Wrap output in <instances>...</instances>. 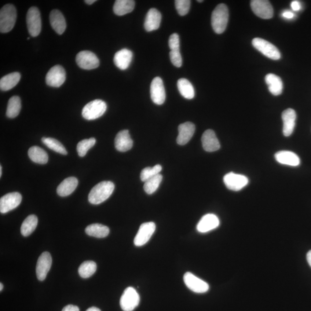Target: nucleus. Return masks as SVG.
I'll return each instance as SVG.
<instances>
[{"label": "nucleus", "mask_w": 311, "mask_h": 311, "mask_svg": "<svg viewBox=\"0 0 311 311\" xmlns=\"http://www.w3.org/2000/svg\"><path fill=\"white\" fill-rule=\"evenodd\" d=\"M115 185L112 182L104 181L95 186L89 196V202L94 205H98L104 202L110 197L114 192Z\"/></svg>", "instance_id": "nucleus-1"}, {"label": "nucleus", "mask_w": 311, "mask_h": 311, "mask_svg": "<svg viewBox=\"0 0 311 311\" xmlns=\"http://www.w3.org/2000/svg\"><path fill=\"white\" fill-rule=\"evenodd\" d=\"M229 19V11L227 6L224 3L218 5L211 14V25L213 30L221 34L227 27Z\"/></svg>", "instance_id": "nucleus-2"}, {"label": "nucleus", "mask_w": 311, "mask_h": 311, "mask_svg": "<svg viewBox=\"0 0 311 311\" xmlns=\"http://www.w3.org/2000/svg\"><path fill=\"white\" fill-rule=\"evenodd\" d=\"M17 13L12 4H6L0 10V31L7 33L12 30L15 24Z\"/></svg>", "instance_id": "nucleus-3"}, {"label": "nucleus", "mask_w": 311, "mask_h": 311, "mask_svg": "<svg viewBox=\"0 0 311 311\" xmlns=\"http://www.w3.org/2000/svg\"><path fill=\"white\" fill-rule=\"evenodd\" d=\"M107 109V104L100 100L91 101L83 109L82 115L87 120H94L100 118Z\"/></svg>", "instance_id": "nucleus-4"}, {"label": "nucleus", "mask_w": 311, "mask_h": 311, "mask_svg": "<svg viewBox=\"0 0 311 311\" xmlns=\"http://www.w3.org/2000/svg\"><path fill=\"white\" fill-rule=\"evenodd\" d=\"M26 21L29 34L32 37L38 36L41 31L42 21L41 14L38 8L32 6L28 9Z\"/></svg>", "instance_id": "nucleus-5"}, {"label": "nucleus", "mask_w": 311, "mask_h": 311, "mask_svg": "<svg viewBox=\"0 0 311 311\" xmlns=\"http://www.w3.org/2000/svg\"><path fill=\"white\" fill-rule=\"evenodd\" d=\"M252 45L255 48L270 59L279 60L281 58V53L279 49L266 40L256 38L252 40Z\"/></svg>", "instance_id": "nucleus-6"}, {"label": "nucleus", "mask_w": 311, "mask_h": 311, "mask_svg": "<svg viewBox=\"0 0 311 311\" xmlns=\"http://www.w3.org/2000/svg\"><path fill=\"white\" fill-rule=\"evenodd\" d=\"M140 298L133 287H128L124 290L120 300V306L123 311H133L140 303Z\"/></svg>", "instance_id": "nucleus-7"}, {"label": "nucleus", "mask_w": 311, "mask_h": 311, "mask_svg": "<svg viewBox=\"0 0 311 311\" xmlns=\"http://www.w3.org/2000/svg\"><path fill=\"white\" fill-rule=\"evenodd\" d=\"M76 61L80 68L86 70L96 69L100 64L96 55L90 51L79 52L76 56Z\"/></svg>", "instance_id": "nucleus-8"}, {"label": "nucleus", "mask_w": 311, "mask_h": 311, "mask_svg": "<svg viewBox=\"0 0 311 311\" xmlns=\"http://www.w3.org/2000/svg\"><path fill=\"white\" fill-rule=\"evenodd\" d=\"M155 230L156 224L153 222H145L141 224L134 240L135 246L141 247L147 243Z\"/></svg>", "instance_id": "nucleus-9"}, {"label": "nucleus", "mask_w": 311, "mask_h": 311, "mask_svg": "<svg viewBox=\"0 0 311 311\" xmlns=\"http://www.w3.org/2000/svg\"><path fill=\"white\" fill-rule=\"evenodd\" d=\"M224 184L229 190L234 192L240 191L248 184V179L244 175L229 173L223 179Z\"/></svg>", "instance_id": "nucleus-10"}, {"label": "nucleus", "mask_w": 311, "mask_h": 311, "mask_svg": "<svg viewBox=\"0 0 311 311\" xmlns=\"http://www.w3.org/2000/svg\"><path fill=\"white\" fill-rule=\"evenodd\" d=\"M252 11L257 16L263 19H270L273 16V8L269 1L253 0L251 1Z\"/></svg>", "instance_id": "nucleus-11"}, {"label": "nucleus", "mask_w": 311, "mask_h": 311, "mask_svg": "<svg viewBox=\"0 0 311 311\" xmlns=\"http://www.w3.org/2000/svg\"><path fill=\"white\" fill-rule=\"evenodd\" d=\"M66 80V72L60 65H56L51 68L46 76L47 85L53 87H60Z\"/></svg>", "instance_id": "nucleus-12"}, {"label": "nucleus", "mask_w": 311, "mask_h": 311, "mask_svg": "<svg viewBox=\"0 0 311 311\" xmlns=\"http://www.w3.org/2000/svg\"><path fill=\"white\" fill-rule=\"evenodd\" d=\"M184 280L187 287L197 294H204L209 289V286L206 282L199 279L192 273L187 272L184 275Z\"/></svg>", "instance_id": "nucleus-13"}, {"label": "nucleus", "mask_w": 311, "mask_h": 311, "mask_svg": "<svg viewBox=\"0 0 311 311\" xmlns=\"http://www.w3.org/2000/svg\"><path fill=\"white\" fill-rule=\"evenodd\" d=\"M21 200L22 197L19 193L7 194L0 199V211L1 213H8L19 206L21 203Z\"/></svg>", "instance_id": "nucleus-14"}, {"label": "nucleus", "mask_w": 311, "mask_h": 311, "mask_svg": "<svg viewBox=\"0 0 311 311\" xmlns=\"http://www.w3.org/2000/svg\"><path fill=\"white\" fill-rule=\"evenodd\" d=\"M150 93L153 103L157 105H162L165 102V89L163 80L159 77H156L152 80Z\"/></svg>", "instance_id": "nucleus-15"}, {"label": "nucleus", "mask_w": 311, "mask_h": 311, "mask_svg": "<svg viewBox=\"0 0 311 311\" xmlns=\"http://www.w3.org/2000/svg\"><path fill=\"white\" fill-rule=\"evenodd\" d=\"M52 265V258L48 252H44L38 258L36 273L39 281L45 280Z\"/></svg>", "instance_id": "nucleus-16"}, {"label": "nucleus", "mask_w": 311, "mask_h": 311, "mask_svg": "<svg viewBox=\"0 0 311 311\" xmlns=\"http://www.w3.org/2000/svg\"><path fill=\"white\" fill-rule=\"evenodd\" d=\"M196 126L195 124L187 122L178 127L179 134L177 139L178 144L185 145L191 140L195 133Z\"/></svg>", "instance_id": "nucleus-17"}, {"label": "nucleus", "mask_w": 311, "mask_h": 311, "mask_svg": "<svg viewBox=\"0 0 311 311\" xmlns=\"http://www.w3.org/2000/svg\"><path fill=\"white\" fill-rule=\"evenodd\" d=\"M219 225V220L217 215L207 214L200 219L197 226V229L200 233H207L217 228Z\"/></svg>", "instance_id": "nucleus-18"}, {"label": "nucleus", "mask_w": 311, "mask_h": 311, "mask_svg": "<svg viewBox=\"0 0 311 311\" xmlns=\"http://www.w3.org/2000/svg\"><path fill=\"white\" fill-rule=\"evenodd\" d=\"M133 141L131 138L129 130H123L116 134L115 146L117 151L124 152L129 151L133 147Z\"/></svg>", "instance_id": "nucleus-19"}, {"label": "nucleus", "mask_w": 311, "mask_h": 311, "mask_svg": "<svg viewBox=\"0 0 311 311\" xmlns=\"http://www.w3.org/2000/svg\"><path fill=\"white\" fill-rule=\"evenodd\" d=\"M202 143L205 151L213 152L220 148L218 138L213 130L208 129L205 131L202 137Z\"/></svg>", "instance_id": "nucleus-20"}, {"label": "nucleus", "mask_w": 311, "mask_h": 311, "mask_svg": "<svg viewBox=\"0 0 311 311\" xmlns=\"http://www.w3.org/2000/svg\"><path fill=\"white\" fill-rule=\"evenodd\" d=\"M296 114L294 109L288 108L282 114L283 121V134L285 137H289L294 132L295 127Z\"/></svg>", "instance_id": "nucleus-21"}, {"label": "nucleus", "mask_w": 311, "mask_h": 311, "mask_svg": "<svg viewBox=\"0 0 311 311\" xmlns=\"http://www.w3.org/2000/svg\"><path fill=\"white\" fill-rule=\"evenodd\" d=\"M162 14L155 8L149 9L145 17L144 27L145 30L151 32L157 30L160 27Z\"/></svg>", "instance_id": "nucleus-22"}, {"label": "nucleus", "mask_w": 311, "mask_h": 311, "mask_svg": "<svg viewBox=\"0 0 311 311\" xmlns=\"http://www.w3.org/2000/svg\"><path fill=\"white\" fill-rule=\"evenodd\" d=\"M50 23L58 34L62 35L67 28L65 17L60 10L54 9L50 14Z\"/></svg>", "instance_id": "nucleus-23"}, {"label": "nucleus", "mask_w": 311, "mask_h": 311, "mask_svg": "<svg viewBox=\"0 0 311 311\" xmlns=\"http://www.w3.org/2000/svg\"><path fill=\"white\" fill-rule=\"evenodd\" d=\"M133 53L130 50L123 49L115 54L114 62L116 67L120 70H126L129 68L132 61Z\"/></svg>", "instance_id": "nucleus-24"}, {"label": "nucleus", "mask_w": 311, "mask_h": 311, "mask_svg": "<svg viewBox=\"0 0 311 311\" xmlns=\"http://www.w3.org/2000/svg\"><path fill=\"white\" fill-rule=\"evenodd\" d=\"M276 160L278 162L284 165L297 167L301 164V159L294 152L282 151L275 155Z\"/></svg>", "instance_id": "nucleus-25"}, {"label": "nucleus", "mask_w": 311, "mask_h": 311, "mask_svg": "<svg viewBox=\"0 0 311 311\" xmlns=\"http://www.w3.org/2000/svg\"><path fill=\"white\" fill-rule=\"evenodd\" d=\"M78 185V180L75 177H69L64 179L57 189L58 195L67 197L75 191Z\"/></svg>", "instance_id": "nucleus-26"}, {"label": "nucleus", "mask_w": 311, "mask_h": 311, "mask_svg": "<svg viewBox=\"0 0 311 311\" xmlns=\"http://www.w3.org/2000/svg\"><path fill=\"white\" fill-rule=\"evenodd\" d=\"M265 81L270 93L274 96H278L283 92V84L279 76L269 73L266 76Z\"/></svg>", "instance_id": "nucleus-27"}, {"label": "nucleus", "mask_w": 311, "mask_h": 311, "mask_svg": "<svg viewBox=\"0 0 311 311\" xmlns=\"http://www.w3.org/2000/svg\"><path fill=\"white\" fill-rule=\"evenodd\" d=\"M134 6L135 1L133 0H116L113 10L116 15L123 16L132 12Z\"/></svg>", "instance_id": "nucleus-28"}, {"label": "nucleus", "mask_w": 311, "mask_h": 311, "mask_svg": "<svg viewBox=\"0 0 311 311\" xmlns=\"http://www.w3.org/2000/svg\"><path fill=\"white\" fill-rule=\"evenodd\" d=\"M21 75L19 72H13L3 76L0 80V89L3 91L12 89L19 83Z\"/></svg>", "instance_id": "nucleus-29"}, {"label": "nucleus", "mask_w": 311, "mask_h": 311, "mask_svg": "<svg viewBox=\"0 0 311 311\" xmlns=\"http://www.w3.org/2000/svg\"><path fill=\"white\" fill-rule=\"evenodd\" d=\"M28 156L33 162L40 164H45L48 162L47 153L41 148L37 146H32L28 150Z\"/></svg>", "instance_id": "nucleus-30"}, {"label": "nucleus", "mask_w": 311, "mask_h": 311, "mask_svg": "<svg viewBox=\"0 0 311 311\" xmlns=\"http://www.w3.org/2000/svg\"><path fill=\"white\" fill-rule=\"evenodd\" d=\"M86 232L88 235L97 237V238H104L107 237L109 233V229L107 226L100 224H93L87 226Z\"/></svg>", "instance_id": "nucleus-31"}, {"label": "nucleus", "mask_w": 311, "mask_h": 311, "mask_svg": "<svg viewBox=\"0 0 311 311\" xmlns=\"http://www.w3.org/2000/svg\"><path fill=\"white\" fill-rule=\"evenodd\" d=\"M177 86L179 93L183 97L187 99V100H192L195 98V89L188 80L186 79H179L177 83Z\"/></svg>", "instance_id": "nucleus-32"}, {"label": "nucleus", "mask_w": 311, "mask_h": 311, "mask_svg": "<svg viewBox=\"0 0 311 311\" xmlns=\"http://www.w3.org/2000/svg\"><path fill=\"white\" fill-rule=\"evenodd\" d=\"M38 222V217L32 214L24 219L21 226V233L23 236H28L34 231Z\"/></svg>", "instance_id": "nucleus-33"}, {"label": "nucleus", "mask_w": 311, "mask_h": 311, "mask_svg": "<svg viewBox=\"0 0 311 311\" xmlns=\"http://www.w3.org/2000/svg\"><path fill=\"white\" fill-rule=\"evenodd\" d=\"M21 100L19 97L14 96L10 98L6 109V116L14 118L19 114L21 110Z\"/></svg>", "instance_id": "nucleus-34"}, {"label": "nucleus", "mask_w": 311, "mask_h": 311, "mask_svg": "<svg viewBox=\"0 0 311 311\" xmlns=\"http://www.w3.org/2000/svg\"><path fill=\"white\" fill-rule=\"evenodd\" d=\"M97 266L94 261L84 262L79 268V273L80 277L83 279H88L96 272Z\"/></svg>", "instance_id": "nucleus-35"}, {"label": "nucleus", "mask_w": 311, "mask_h": 311, "mask_svg": "<svg viewBox=\"0 0 311 311\" xmlns=\"http://www.w3.org/2000/svg\"><path fill=\"white\" fill-rule=\"evenodd\" d=\"M42 141L44 144L46 145L50 149L53 150V151L64 155L68 154L67 149H65L64 145L60 141L56 140V139L43 137Z\"/></svg>", "instance_id": "nucleus-36"}, {"label": "nucleus", "mask_w": 311, "mask_h": 311, "mask_svg": "<svg viewBox=\"0 0 311 311\" xmlns=\"http://www.w3.org/2000/svg\"><path fill=\"white\" fill-rule=\"evenodd\" d=\"M163 180V176L161 174L156 175L154 177H152L145 182L144 185V189L145 192L148 195H152L154 193Z\"/></svg>", "instance_id": "nucleus-37"}, {"label": "nucleus", "mask_w": 311, "mask_h": 311, "mask_svg": "<svg viewBox=\"0 0 311 311\" xmlns=\"http://www.w3.org/2000/svg\"><path fill=\"white\" fill-rule=\"evenodd\" d=\"M96 144L95 138L85 139L80 141L77 146V151L80 157L85 156L88 151Z\"/></svg>", "instance_id": "nucleus-38"}, {"label": "nucleus", "mask_w": 311, "mask_h": 311, "mask_svg": "<svg viewBox=\"0 0 311 311\" xmlns=\"http://www.w3.org/2000/svg\"><path fill=\"white\" fill-rule=\"evenodd\" d=\"M162 170V167L157 164L153 167H146L142 170L141 173V179L142 182H146L149 179L154 177L156 175L160 174Z\"/></svg>", "instance_id": "nucleus-39"}, {"label": "nucleus", "mask_w": 311, "mask_h": 311, "mask_svg": "<svg viewBox=\"0 0 311 311\" xmlns=\"http://www.w3.org/2000/svg\"><path fill=\"white\" fill-rule=\"evenodd\" d=\"M175 4L179 15L185 16L189 12L191 1L190 0H176L175 1Z\"/></svg>", "instance_id": "nucleus-40"}, {"label": "nucleus", "mask_w": 311, "mask_h": 311, "mask_svg": "<svg viewBox=\"0 0 311 311\" xmlns=\"http://www.w3.org/2000/svg\"><path fill=\"white\" fill-rule=\"evenodd\" d=\"M170 57L172 64L176 67H181L182 65V57L180 52V49L171 50Z\"/></svg>", "instance_id": "nucleus-41"}, {"label": "nucleus", "mask_w": 311, "mask_h": 311, "mask_svg": "<svg viewBox=\"0 0 311 311\" xmlns=\"http://www.w3.org/2000/svg\"><path fill=\"white\" fill-rule=\"evenodd\" d=\"M180 42H179V36L178 34H172L168 41V45H169L171 50H175L179 49L180 46Z\"/></svg>", "instance_id": "nucleus-42"}, {"label": "nucleus", "mask_w": 311, "mask_h": 311, "mask_svg": "<svg viewBox=\"0 0 311 311\" xmlns=\"http://www.w3.org/2000/svg\"><path fill=\"white\" fill-rule=\"evenodd\" d=\"M62 311H80V309L78 306L70 305L65 306Z\"/></svg>", "instance_id": "nucleus-43"}, {"label": "nucleus", "mask_w": 311, "mask_h": 311, "mask_svg": "<svg viewBox=\"0 0 311 311\" xmlns=\"http://www.w3.org/2000/svg\"><path fill=\"white\" fill-rule=\"evenodd\" d=\"M291 6L293 10L298 11L301 8V3L298 1H293L291 3Z\"/></svg>", "instance_id": "nucleus-44"}, {"label": "nucleus", "mask_w": 311, "mask_h": 311, "mask_svg": "<svg viewBox=\"0 0 311 311\" xmlns=\"http://www.w3.org/2000/svg\"><path fill=\"white\" fill-rule=\"evenodd\" d=\"M283 16L285 18H287V19H290L294 17V13L290 12V11H286V12H284L283 13Z\"/></svg>", "instance_id": "nucleus-45"}, {"label": "nucleus", "mask_w": 311, "mask_h": 311, "mask_svg": "<svg viewBox=\"0 0 311 311\" xmlns=\"http://www.w3.org/2000/svg\"><path fill=\"white\" fill-rule=\"evenodd\" d=\"M307 260L311 268V250L307 254Z\"/></svg>", "instance_id": "nucleus-46"}, {"label": "nucleus", "mask_w": 311, "mask_h": 311, "mask_svg": "<svg viewBox=\"0 0 311 311\" xmlns=\"http://www.w3.org/2000/svg\"><path fill=\"white\" fill-rule=\"evenodd\" d=\"M86 311H101L100 309L97 308V307H91V308L88 309Z\"/></svg>", "instance_id": "nucleus-47"}, {"label": "nucleus", "mask_w": 311, "mask_h": 311, "mask_svg": "<svg viewBox=\"0 0 311 311\" xmlns=\"http://www.w3.org/2000/svg\"><path fill=\"white\" fill-rule=\"evenodd\" d=\"M95 2H96V0H86V1H85V2L89 5L93 4Z\"/></svg>", "instance_id": "nucleus-48"}, {"label": "nucleus", "mask_w": 311, "mask_h": 311, "mask_svg": "<svg viewBox=\"0 0 311 311\" xmlns=\"http://www.w3.org/2000/svg\"><path fill=\"white\" fill-rule=\"evenodd\" d=\"M3 289V285L2 283L0 284V291H2Z\"/></svg>", "instance_id": "nucleus-49"}, {"label": "nucleus", "mask_w": 311, "mask_h": 311, "mask_svg": "<svg viewBox=\"0 0 311 311\" xmlns=\"http://www.w3.org/2000/svg\"><path fill=\"white\" fill-rule=\"evenodd\" d=\"M1 175H2V167L1 166H0V177H1Z\"/></svg>", "instance_id": "nucleus-50"}, {"label": "nucleus", "mask_w": 311, "mask_h": 311, "mask_svg": "<svg viewBox=\"0 0 311 311\" xmlns=\"http://www.w3.org/2000/svg\"><path fill=\"white\" fill-rule=\"evenodd\" d=\"M198 1V2H203V1H202V0H201V1H199H199Z\"/></svg>", "instance_id": "nucleus-51"}]
</instances>
